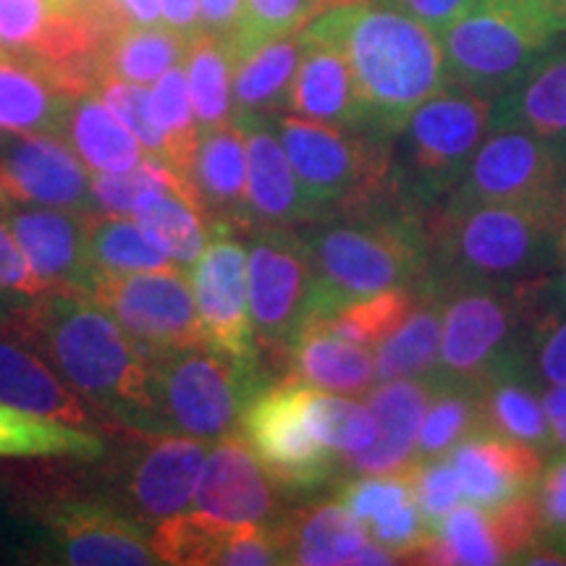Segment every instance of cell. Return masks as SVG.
Here are the masks:
<instances>
[{
	"label": "cell",
	"instance_id": "cell-1",
	"mask_svg": "<svg viewBox=\"0 0 566 566\" xmlns=\"http://www.w3.org/2000/svg\"><path fill=\"white\" fill-rule=\"evenodd\" d=\"M97 412L147 433L153 417V359L87 294L48 292L6 321Z\"/></svg>",
	"mask_w": 566,
	"mask_h": 566
},
{
	"label": "cell",
	"instance_id": "cell-2",
	"mask_svg": "<svg viewBox=\"0 0 566 566\" xmlns=\"http://www.w3.org/2000/svg\"><path fill=\"white\" fill-rule=\"evenodd\" d=\"M307 30L342 48L378 137L394 139L412 111L449 84L441 38L386 0L328 9Z\"/></svg>",
	"mask_w": 566,
	"mask_h": 566
},
{
	"label": "cell",
	"instance_id": "cell-3",
	"mask_svg": "<svg viewBox=\"0 0 566 566\" xmlns=\"http://www.w3.org/2000/svg\"><path fill=\"white\" fill-rule=\"evenodd\" d=\"M428 226L386 192L363 208L300 226L313 273V321L388 289L412 286L428 265Z\"/></svg>",
	"mask_w": 566,
	"mask_h": 566
},
{
	"label": "cell",
	"instance_id": "cell-4",
	"mask_svg": "<svg viewBox=\"0 0 566 566\" xmlns=\"http://www.w3.org/2000/svg\"><path fill=\"white\" fill-rule=\"evenodd\" d=\"M566 210L554 205H472L438 210L428 226L424 279L446 294L516 286L558 268Z\"/></svg>",
	"mask_w": 566,
	"mask_h": 566
},
{
	"label": "cell",
	"instance_id": "cell-5",
	"mask_svg": "<svg viewBox=\"0 0 566 566\" xmlns=\"http://www.w3.org/2000/svg\"><path fill=\"white\" fill-rule=\"evenodd\" d=\"M483 95L446 84L394 134L386 195L415 216L433 221L470 166L491 124Z\"/></svg>",
	"mask_w": 566,
	"mask_h": 566
},
{
	"label": "cell",
	"instance_id": "cell-6",
	"mask_svg": "<svg viewBox=\"0 0 566 566\" xmlns=\"http://www.w3.org/2000/svg\"><path fill=\"white\" fill-rule=\"evenodd\" d=\"M268 384L260 365L242 363L208 344L153 357V417L147 433L218 441L239 428L250 399Z\"/></svg>",
	"mask_w": 566,
	"mask_h": 566
},
{
	"label": "cell",
	"instance_id": "cell-7",
	"mask_svg": "<svg viewBox=\"0 0 566 566\" xmlns=\"http://www.w3.org/2000/svg\"><path fill=\"white\" fill-rule=\"evenodd\" d=\"M556 34L543 0H478L441 34L449 84L495 101Z\"/></svg>",
	"mask_w": 566,
	"mask_h": 566
},
{
	"label": "cell",
	"instance_id": "cell-8",
	"mask_svg": "<svg viewBox=\"0 0 566 566\" xmlns=\"http://www.w3.org/2000/svg\"><path fill=\"white\" fill-rule=\"evenodd\" d=\"M271 124L296 179L325 218L386 192L391 139L273 113Z\"/></svg>",
	"mask_w": 566,
	"mask_h": 566
},
{
	"label": "cell",
	"instance_id": "cell-9",
	"mask_svg": "<svg viewBox=\"0 0 566 566\" xmlns=\"http://www.w3.org/2000/svg\"><path fill=\"white\" fill-rule=\"evenodd\" d=\"M237 430L281 495L315 493L342 475V459L310 430L304 384L294 375L268 380L244 407Z\"/></svg>",
	"mask_w": 566,
	"mask_h": 566
},
{
	"label": "cell",
	"instance_id": "cell-10",
	"mask_svg": "<svg viewBox=\"0 0 566 566\" xmlns=\"http://www.w3.org/2000/svg\"><path fill=\"white\" fill-rule=\"evenodd\" d=\"M522 331L520 283L457 289L443 307L438 378L480 388L504 367H522Z\"/></svg>",
	"mask_w": 566,
	"mask_h": 566
},
{
	"label": "cell",
	"instance_id": "cell-11",
	"mask_svg": "<svg viewBox=\"0 0 566 566\" xmlns=\"http://www.w3.org/2000/svg\"><path fill=\"white\" fill-rule=\"evenodd\" d=\"M554 205L566 210V147L525 129H491L441 210Z\"/></svg>",
	"mask_w": 566,
	"mask_h": 566
},
{
	"label": "cell",
	"instance_id": "cell-12",
	"mask_svg": "<svg viewBox=\"0 0 566 566\" xmlns=\"http://www.w3.org/2000/svg\"><path fill=\"white\" fill-rule=\"evenodd\" d=\"M247 283L258 346L283 357L313 321V273L300 231L289 226L252 229Z\"/></svg>",
	"mask_w": 566,
	"mask_h": 566
},
{
	"label": "cell",
	"instance_id": "cell-13",
	"mask_svg": "<svg viewBox=\"0 0 566 566\" xmlns=\"http://www.w3.org/2000/svg\"><path fill=\"white\" fill-rule=\"evenodd\" d=\"M90 296L116 317L150 359L160 352L202 344L192 281L181 268L101 275Z\"/></svg>",
	"mask_w": 566,
	"mask_h": 566
},
{
	"label": "cell",
	"instance_id": "cell-14",
	"mask_svg": "<svg viewBox=\"0 0 566 566\" xmlns=\"http://www.w3.org/2000/svg\"><path fill=\"white\" fill-rule=\"evenodd\" d=\"M237 226L212 223L210 242L192 265V292L202 342L242 363H258V338L250 317L247 250L233 233Z\"/></svg>",
	"mask_w": 566,
	"mask_h": 566
},
{
	"label": "cell",
	"instance_id": "cell-15",
	"mask_svg": "<svg viewBox=\"0 0 566 566\" xmlns=\"http://www.w3.org/2000/svg\"><path fill=\"white\" fill-rule=\"evenodd\" d=\"M0 197L97 212L92 171L59 134L0 132Z\"/></svg>",
	"mask_w": 566,
	"mask_h": 566
},
{
	"label": "cell",
	"instance_id": "cell-16",
	"mask_svg": "<svg viewBox=\"0 0 566 566\" xmlns=\"http://www.w3.org/2000/svg\"><path fill=\"white\" fill-rule=\"evenodd\" d=\"M0 212L45 292L92 294L101 275L87 250L90 216L11 197H0Z\"/></svg>",
	"mask_w": 566,
	"mask_h": 566
},
{
	"label": "cell",
	"instance_id": "cell-17",
	"mask_svg": "<svg viewBox=\"0 0 566 566\" xmlns=\"http://www.w3.org/2000/svg\"><path fill=\"white\" fill-rule=\"evenodd\" d=\"M55 562L71 566L160 564L139 520L95 501H66L45 512Z\"/></svg>",
	"mask_w": 566,
	"mask_h": 566
},
{
	"label": "cell",
	"instance_id": "cell-18",
	"mask_svg": "<svg viewBox=\"0 0 566 566\" xmlns=\"http://www.w3.org/2000/svg\"><path fill=\"white\" fill-rule=\"evenodd\" d=\"M208 441L171 433H145L124 467V501L139 520L158 522L192 509Z\"/></svg>",
	"mask_w": 566,
	"mask_h": 566
},
{
	"label": "cell",
	"instance_id": "cell-19",
	"mask_svg": "<svg viewBox=\"0 0 566 566\" xmlns=\"http://www.w3.org/2000/svg\"><path fill=\"white\" fill-rule=\"evenodd\" d=\"M189 512L226 525H273L283 516L281 491L242 436L218 438L205 459Z\"/></svg>",
	"mask_w": 566,
	"mask_h": 566
},
{
	"label": "cell",
	"instance_id": "cell-20",
	"mask_svg": "<svg viewBox=\"0 0 566 566\" xmlns=\"http://www.w3.org/2000/svg\"><path fill=\"white\" fill-rule=\"evenodd\" d=\"M247 145V205L250 229L258 226H307L323 221V212L310 200L296 179L289 155L275 134L271 116H233Z\"/></svg>",
	"mask_w": 566,
	"mask_h": 566
},
{
	"label": "cell",
	"instance_id": "cell-21",
	"mask_svg": "<svg viewBox=\"0 0 566 566\" xmlns=\"http://www.w3.org/2000/svg\"><path fill=\"white\" fill-rule=\"evenodd\" d=\"M433 396V375L396 378L367 391L365 405L375 417V441L363 451L342 457V475H396L412 467L422 417Z\"/></svg>",
	"mask_w": 566,
	"mask_h": 566
},
{
	"label": "cell",
	"instance_id": "cell-22",
	"mask_svg": "<svg viewBox=\"0 0 566 566\" xmlns=\"http://www.w3.org/2000/svg\"><path fill=\"white\" fill-rule=\"evenodd\" d=\"M449 459L464 499L480 509H495L533 493L548 457L525 441L480 430L457 443Z\"/></svg>",
	"mask_w": 566,
	"mask_h": 566
},
{
	"label": "cell",
	"instance_id": "cell-23",
	"mask_svg": "<svg viewBox=\"0 0 566 566\" xmlns=\"http://www.w3.org/2000/svg\"><path fill=\"white\" fill-rule=\"evenodd\" d=\"M300 34L302 59L286 111L292 116L307 118V122L373 134L365 105L359 101L357 84H354L349 61H346L342 48L307 30V27Z\"/></svg>",
	"mask_w": 566,
	"mask_h": 566
},
{
	"label": "cell",
	"instance_id": "cell-24",
	"mask_svg": "<svg viewBox=\"0 0 566 566\" xmlns=\"http://www.w3.org/2000/svg\"><path fill=\"white\" fill-rule=\"evenodd\" d=\"M184 184L210 223L250 226L247 205V145L237 124L200 129Z\"/></svg>",
	"mask_w": 566,
	"mask_h": 566
},
{
	"label": "cell",
	"instance_id": "cell-25",
	"mask_svg": "<svg viewBox=\"0 0 566 566\" xmlns=\"http://www.w3.org/2000/svg\"><path fill=\"white\" fill-rule=\"evenodd\" d=\"M491 129H525L566 147V45H554L491 105Z\"/></svg>",
	"mask_w": 566,
	"mask_h": 566
},
{
	"label": "cell",
	"instance_id": "cell-26",
	"mask_svg": "<svg viewBox=\"0 0 566 566\" xmlns=\"http://www.w3.org/2000/svg\"><path fill=\"white\" fill-rule=\"evenodd\" d=\"M0 401L24 412L90 428V405L71 388L42 354L19 338L0 336Z\"/></svg>",
	"mask_w": 566,
	"mask_h": 566
},
{
	"label": "cell",
	"instance_id": "cell-27",
	"mask_svg": "<svg viewBox=\"0 0 566 566\" xmlns=\"http://www.w3.org/2000/svg\"><path fill=\"white\" fill-rule=\"evenodd\" d=\"M273 530L279 535L283 564H357L363 548L370 543L363 522L342 501H323L304 512L283 514L279 522H273Z\"/></svg>",
	"mask_w": 566,
	"mask_h": 566
},
{
	"label": "cell",
	"instance_id": "cell-28",
	"mask_svg": "<svg viewBox=\"0 0 566 566\" xmlns=\"http://www.w3.org/2000/svg\"><path fill=\"white\" fill-rule=\"evenodd\" d=\"M525 331H522V370L537 388L566 386V289L562 275L546 273L520 283Z\"/></svg>",
	"mask_w": 566,
	"mask_h": 566
},
{
	"label": "cell",
	"instance_id": "cell-29",
	"mask_svg": "<svg viewBox=\"0 0 566 566\" xmlns=\"http://www.w3.org/2000/svg\"><path fill=\"white\" fill-rule=\"evenodd\" d=\"M289 375L328 394L357 396L375 386V354L336 336L323 323H310L283 354Z\"/></svg>",
	"mask_w": 566,
	"mask_h": 566
},
{
	"label": "cell",
	"instance_id": "cell-30",
	"mask_svg": "<svg viewBox=\"0 0 566 566\" xmlns=\"http://www.w3.org/2000/svg\"><path fill=\"white\" fill-rule=\"evenodd\" d=\"M76 95L40 63L0 53V132L59 134Z\"/></svg>",
	"mask_w": 566,
	"mask_h": 566
},
{
	"label": "cell",
	"instance_id": "cell-31",
	"mask_svg": "<svg viewBox=\"0 0 566 566\" xmlns=\"http://www.w3.org/2000/svg\"><path fill=\"white\" fill-rule=\"evenodd\" d=\"M233 116H273L283 113L292 95L302 59V34L263 40L244 51H231Z\"/></svg>",
	"mask_w": 566,
	"mask_h": 566
},
{
	"label": "cell",
	"instance_id": "cell-32",
	"mask_svg": "<svg viewBox=\"0 0 566 566\" xmlns=\"http://www.w3.org/2000/svg\"><path fill=\"white\" fill-rule=\"evenodd\" d=\"M412 286L415 304L405 323L375 346V384L396 378H424V375H433L438 367L443 307L449 294L424 275Z\"/></svg>",
	"mask_w": 566,
	"mask_h": 566
},
{
	"label": "cell",
	"instance_id": "cell-33",
	"mask_svg": "<svg viewBox=\"0 0 566 566\" xmlns=\"http://www.w3.org/2000/svg\"><path fill=\"white\" fill-rule=\"evenodd\" d=\"M61 137L74 147L92 174H124L147 158L139 139L118 122L97 90L74 97Z\"/></svg>",
	"mask_w": 566,
	"mask_h": 566
},
{
	"label": "cell",
	"instance_id": "cell-34",
	"mask_svg": "<svg viewBox=\"0 0 566 566\" xmlns=\"http://www.w3.org/2000/svg\"><path fill=\"white\" fill-rule=\"evenodd\" d=\"M478 391L480 409H483V430L525 441L548 459L556 454L541 394L522 367H504L491 375Z\"/></svg>",
	"mask_w": 566,
	"mask_h": 566
},
{
	"label": "cell",
	"instance_id": "cell-35",
	"mask_svg": "<svg viewBox=\"0 0 566 566\" xmlns=\"http://www.w3.org/2000/svg\"><path fill=\"white\" fill-rule=\"evenodd\" d=\"M105 454V441L90 428L24 412L0 401V459L71 457L95 462Z\"/></svg>",
	"mask_w": 566,
	"mask_h": 566
},
{
	"label": "cell",
	"instance_id": "cell-36",
	"mask_svg": "<svg viewBox=\"0 0 566 566\" xmlns=\"http://www.w3.org/2000/svg\"><path fill=\"white\" fill-rule=\"evenodd\" d=\"M147 239L181 271L192 268L210 242L212 223L197 205L179 192L153 195L134 212Z\"/></svg>",
	"mask_w": 566,
	"mask_h": 566
},
{
	"label": "cell",
	"instance_id": "cell-37",
	"mask_svg": "<svg viewBox=\"0 0 566 566\" xmlns=\"http://www.w3.org/2000/svg\"><path fill=\"white\" fill-rule=\"evenodd\" d=\"M187 48L189 42L168 30L166 24L129 27L108 40L101 59V71L103 76H116V80L150 87L168 69L184 63Z\"/></svg>",
	"mask_w": 566,
	"mask_h": 566
},
{
	"label": "cell",
	"instance_id": "cell-38",
	"mask_svg": "<svg viewBox=\"0 0 566 566\" xmlns=\"http://www.w3.org/2000/svg\"><path fill=\"white\" fill-rule=\"evenodd\" d=\"M483 430V409H480V391L475 386L451 384L433 373V396L428 412L422 417L420 436H417L415 459L446 457L464 438Z\"/></svg>",
	"mask_w": 566,
	"mask_h": 566
},
{
	"label": "cell",
	"instance_id": "cell-39",
	"mask_svg": "<svg viewBox=\"0 0 566 566\" xmlns=\"http://www.w3.org/2000/svg\"><path fill=\"white\" fill-rule=\"evenodd\" d=\"M87 250L97 275H126L176 268L132 216L95 212L87 218Z\"/></svg>",
	"mask_w": 566,
	"mask_h": 566
},
{
	"label": "cell",
	"instance_id": "cell-40",
	"mask_svg": "<svg viewBox=\"0 0 566 566\" xmlns=\"http://www.w3.org/2000/svg\"><path fill=\"white\" fill-rule=\"evenodd\" d=\"M189 95H192L195 118L200 129H212L233 122V95H231V71L233 59L229 42L200 34L189 42L187 59Z\"/></svg>",
	"mask_w": 566,
	"mask_h": 566
},
{
	"label": "cell",
	"instance_id": "cell-41",
	"mask_svg": "<svg viewBox=\"0 0 566 566\" xmlns=\"http://www.w3.org/2000/svg\"><path fill=\"white\" fill-rule=\"evenodd\" d=\"M304 417L317 441L338 459L367 449L378 433L367 405H357L342 394L321 391L307 384H304Z\"/></svg>",
	"mask_w": 566,
	"mask_h": 566
},
{
	"label": "cell",
	"instance_id": "cell-42",
	"mask_svg": "<svg viewBox=\"0 0 566 566\" xmlns=\"http://www.w3.org/2000/svg\"><path fill=\"white\" fill-rule=\"evenodd\" d=\"M150 108L155 122L160 126L163 137H166L168 166H171L184 181V174H187V166L189 160H192L197 145V134H200L184 63L168 69L166 74L153 84Z\"/></svg>",
	"mask_w": 566,
	"mask_h": 566
},
{
	"label": "cell",
	"instance_id": "cell-43",
	"mask_svg": "<svg viewBox=\"0 0 566 566\" xmlns=\"http://www.w3.org/2000/svg\"><path fill=\"white\" fill-rule=\"evenodd\" d=\"M158 192H179L189 197L187 184L168 163L147 155L137 168L124 174H92V197L97 212L132 216ZM192 200V197H189Z\"/></svg>",
	"mask_w": 566,
	"mask_h": 566
},
{
	"label": "cell",
	"instance_id": "cell-44",
	"mask_svg": "<svg viewBox=\"0 0 566 566\" xmlns=\"http://www.w3.org/2000/svg\"><path fill=\"white\" fill-rule=\"evenodd\" d=\"M415 304V286H401V289H388L367 300H359L344 307L342 313L325 317V328L334 331L336 336L349 338L354 344H363L367 349H375L384 338H388L405 323Z\"/></svg>",
	"mask_w": 566,
	"mask_h": 566
},
{
	"label": "cell",
	"instance_id": "cell-45",
	"mask_svg": "<svg viewBox=\"0 0 566 566\" xmlns=\"http://www.w3.org/2000/svg\"><path fill=\"white\" fill-rule=\"evenodd\" d=\"M323 13V0H244V17L231 51L258 45L263 40L286 38L302 32L310 21Z\"/></svg>",
	"mask_w": 566,
	"mask_h": 566
},
{
	"label": "cell",
	"instance_id": "cell-46",
	"mask_svg": "<svg viewBox=\"0 0 566 566\" xmlns=\"http://www.w3.org/2000/svg\"><path fill=\"white\" fill-rule=\"evenodd\" d=\"M97 95L103 97V103L116 113L118 122L129 129L134 137L139 139V145L145 147V153L150 158H158L168 163V145L163 137L158 122H155L153 108H150V90L145 84H134L116 80V76H101L95 84Z\"/></svg>",
	"mask_w": 566,
	"mask_h": 566
},
{
	"label": "cell",
	"instance_id": "cell-47",
	"mask_svg": "<svg viewBox=\"0 0 566 566\" xmlns=\"http://www.w3.org/2000/svg\"><path fill=\"white\" fill-rule=\"evenodd\" d=\"M438 533L449 543L454 564L464 566H493V564H506L504 554H501L499 543L488 525L485 509L480 512L475 504L454 506L449 514L443 516L438 525L430 530Z\"/></svg>",
	"mask_w": 566,
	"mask_h": 566
},
{
	"label": "cell",
	"instance_id": "cell-48",
	"mask_svg": "<svg viewBox=\"0 0 566 566\" xmlns=\"http://www.w3.org/2000/svg\"><path fill=\"white\" fill-rule=\"evenodd\" d=\"M338 501L357 516L363 525L386 520L401 506L412 504V475L407 472H396V475H359L344 483L338 491Z\"/></svg>",
	"mask_w": 566,
	"mask_h": 566
},
{
	"label": "cell",
	"instance_id": "cell-49",
	"mask_svg": "<svg viewBox=\"0 0 566 566\" xmlns=\"http://www.w3.org/2000/svg\"><path fill=\"white\" fill-rule=\"evenodd\" d=\"M488 525H491V533L506 564H514L527 548L543 541L541 509H537L535 491L516 495V499L495 509H488Z\"/></svg>",
	"mask_w": 566,
	"mask_h": 566
},
{
	"label": "cell",
	"instance_id": "cell-50",
	"mask_svg": "<svg viewBox=\"0 0 566 566\" xmlns=\"http://www.w3.org/2000/svg\"><path fill=\"white\" fill-rule=\"evenodd\" d=\"M409 475H412L417 506H420L428 527L433 530L462 499V485H459L454 464H451L449 454L420 459V462L409 467Z\"/></svg>",
	"mask_w": 566,
	"mask_h": 566
},
{
	"label": "cell",
	"instance_id": "cell-51",
	"mask_svg": "<svg viewBox=\"0 0 566 566\" xmlns=\"http://www.w3.org/2000/svg\"><path fill=\"white\" fill-rule=\"evenodd\" d=\"M42 294H48L27 265L17 239L0 212V321H9L21 310L32 307Z\"/></svg>",
	"mask_w": 566,
	"mask_h": 566
},
{
	"label": "cell",
	"instance_id": "cell-52",
	"mask_svg": "<svg viewBox=\"0 0 566 566\" xmlns=\"http://www.w3.org/2000/svg\"><path fill=\"white\" fill-rule=\"evenodd\" d=\"M53 17L51 0H0V51L30 59Z\"/></svg>",
	"mask_w": 566,
	"mask_h": 566
},
{
	"label": "cell",
	"instance_id": "cell-53",
	"mask_svg": "<svg viewBox=\"0 0 566 566\" xmlns=\"http://www.w3.org/2000/svg\"><path fill=\"white\" fill-rule=\"evenodd\" d=\"M543 541L566 551V454L551 457L535 485Z\"/></svg>",
	"mask_w": 566,
	"mask_h": 566
},
{
	"label": "cell",
	"instance_id": "cell-54",
	"mask_svg": "<svg viewBox=\"0 0 566 566\" xmlns=\"http://www.w3.org/2000/svg\"><path fill=\"white\" fill-rule=\"evenodd\" d=\"M365 530H367V535H370L373 541L378 543V546L394 551V554L399 558H401V554H405V551L417 546V543H420L422 537L430 533L428 522H424V516L420 512V506H417V501H412V504H407V506H401L399 512L386 516V520L373 522V525H367Z\"/></svg>",
	"mask_w": 566,
	"mask_h": 566
},
{
	"label": "cell",
	"instance_id": "cell-55",
	"mask_svg": "<svg viewBox=\"0 0 566 566\" xmlns=\"http://www.w3.org/2000/svg\"><path fill=\"white\" fill-rule=\"evenodd\" d=\"M386 3L396 6L399 11H405L407 17L420 21L428 27L430 32H436L438 38L449 30L454 21L464 17L478 0H386Z\"/></svg>",
	"mask_w": 566,
	"mask_h": 566
},
{
	"label": "cell",
	"instance_id": "cell-56",
	"mask_svg": "<svg viewBox=\"0 0 566 566\" xmlns=\"http://www.w3.org/2000/svg\"><path fill=\"white\" fill-rule=\"evenodd\" d=\"M244 17V0H200L202 32L210 38L231 42L237 38Z\"/></svg>",
	"mask_w": 566,
	"mask_h": 566
},
{
	"label": "cell",
	"instance_id": "cell-57",
	"mask_svg": "<svg viewBox=\"0 0 566 566\" xmlns=\"http://www.w3.org/2000/svg\"><path fill=\"white\" fill-rule=\"evenodd\" d=\"M160 13L163 24L187 42L205 34L200 19V0H160Z\"/></svg>",
	"mask_w": 566,
	"mask_h": 566
},
{
	"label": "cell",
	"instance_id": "cell-58",
	"mask_svg": "<svg viewBox=\"0 0 566 566\" xmlns=\"http://www.w3.org/2000/svg\"><path fill=\"white\" fill-rule=\"evenodd\" d=\"M541 401L548 420L554 451L556 454H566V386H551L548 391L541 394Z\"/></svg>",
	"mask_w": 566,
	"mask_h": 566
},
{
	"label": "cell",
	"instance_id": "cell-59",
	"mask_svg": "<svg viewBox=\"0 0 566 566\" xmlns=\"http://www.w3.org/2000/svg\"><path fill=\"white\" fill-rule=\"evenodd\" d=\"M514 564H527V566H566V551L554 546V543L541 541L537 546L527 548L525 554L516 558Z\"/></svg>",
	"mask_w": 566,
	"mask_h": 566
},
{
	"label": "cell",
	"instance_id": "cell-60",
	"mask_svg": "<svg viewBox=\"0 0 566 566\" xmlns=\"http://www.w3.org/2000/svg\"><path fill=\"white\" fill-rule=\"evenodd\" d=\"M551 21L558 32H566V0H543Z\"/></svg>",
	"mask_w": 566,
	"mask_h": 566
},
{
	"label": "cell",
	"instance_id": "cell-61",
	"mask_svg": "<svg viewBox=\"0 0 566 566\" xmlns=\"http://www.w3.org/2000/svg\"><path fill=\"white\" fill-rule=\"evenodd\" d=\"M558 275H562V283L566 289V226H564L562 237H558Z\"/></svg>",
	"mask_w": 566,
	"mask_h": 566
},
{
	"label": "cell",
	"instance_id": "cell-62",
	"mask_svg": "<svg viewBox=\"0 0 566 566\" xmlns=\"http://www.w3.org/2000/svg\"><path fill=\"white\" fill-rule=\"evenodd\" d=\"M53 9H61V11H76L80 6L87 3V0H51Z\"/></svg>",
	"mask_w": 566,
	"mask_h": 566
},
{
	"label": "cell",
	"instance_id": "cell-63",
	"mask_svg": "<svg viewBox=\"0 0 566 566\" xmlns=\"http://www.w3.org/2000/svg\"><path fill=\"white\" fill-rule=\"evenodd\" d=\"M352 3H365V0H323V11L338 9V6H352Z\"/></svg>",
	"mask_w": 566,
	"mask_h": 566
},
{
	"label": "cell",
	"instance_id": "cell-64",
	"mask_svg": "<svg viewBox=\"0 0 566 566\" xmlns=\"http://www.w3.org/2000/svg\"><path fill=\"white\" fill-rule=\"evenodd\" d=\"M0 53H3V51H0Z\"/></svg>",
	"mask_w": 566,
	"mask_h": 566
}]
</instances>
